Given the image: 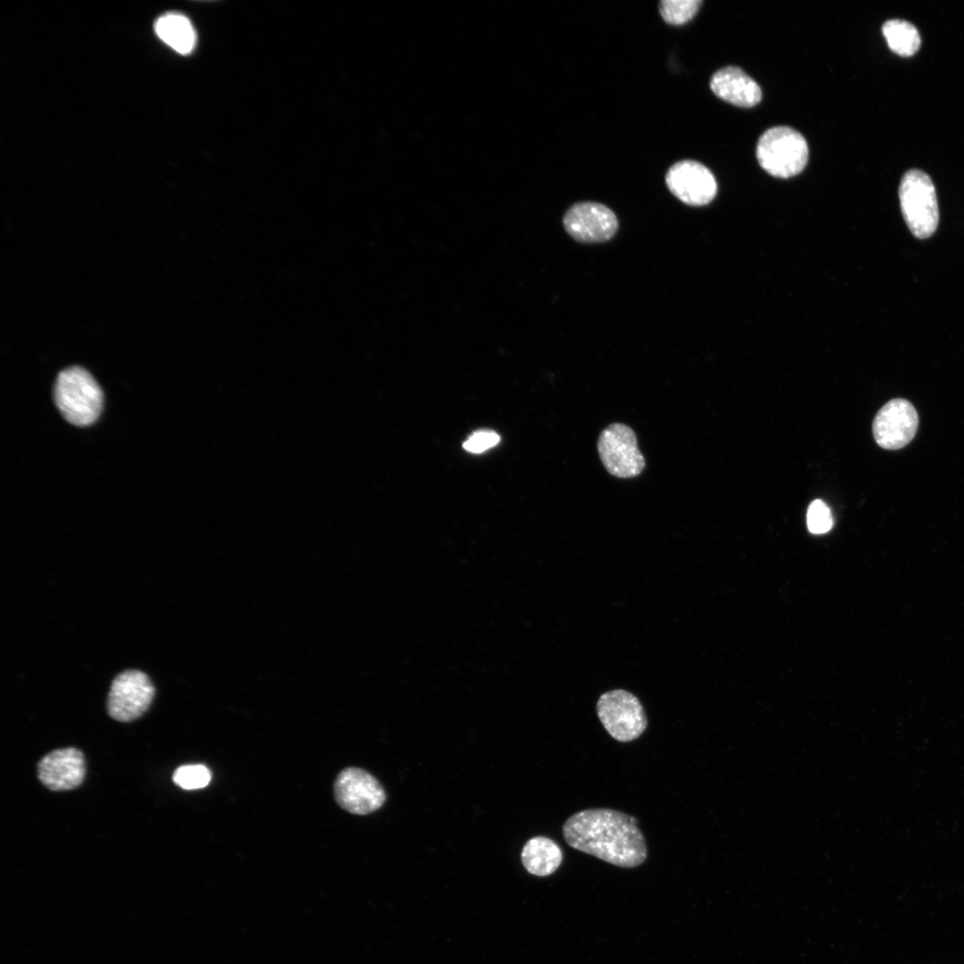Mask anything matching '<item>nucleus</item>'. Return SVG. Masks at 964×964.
<instances>
[{"label":"nucleus","instance_id":"nucleus-17","mask_svg":"<svg viewBox=\"0 0 964 964\" xmlns=\"http://www.w3.org/2000/svg\"><path fill=\"white\" fill-rule=\"evenodd\" d=\"M701 4V0H664L660 3V12L668 23L679 25L691 20Z\"/></svg>","mask_w":964,"mask_h":964},{"label":"nucleus","instance_id":"nucleus-2","mask_svg":"<svg viewBox=\"0 0 964 964\" xmlns=\"http://www.w3.org/2000/svg\"><path fill=\"white\" fill-rule=\"evenodd\" d=\"M54 398L63 418L79 427L96 422L104 405L100 386L87 370L78 366L69 367L58 374Z\"/></svg>","mask_w":964,"mask_h":964},{"label":"nucleus","instance_id":"nucleus-5","mask_svg":"<svg viewBox=\"0 0 964 964\" xmlns=\"http://www.w3.org/2000/svg\"><path fill=\"white\" fill-rule=\"evenodd\" d=\"M596 712L606 731L621 743L638 738L647 727L643 705L626 690L616 689L602 694L596 703Z\"/></svg>","mask_w":964,"mask_h":964},{"label":"nucleus","instance_id":"nucleus-19","mask_svg":"<svg viewBox=\"0 0 964 964\" xmlns=\"http://www.w3.org/2000/svg\"><path fill=\"white\" fill-rule=\"evenodd\" d=\"M807 526L813 534H824L833 526V518L828 506L819 499L814 500L807 511Z\"/></svg>","mask_w":964,"mask_h":964},{"label":"nucleus","instance_id":"nucleus-7","mask_svg":"<svg viewBox=\"0 0 964 964\" xmlns=\"http://www.w3.org/2000/svg\"><path fill=\"white\" fill-rule=\"evenodd\" d=\"M154 687L146 674L129 669L112 680L107 698L108 714L122 722L139 718L149 708Z\"/></svg>","mask_w":964,"mask_h":964},{"label":"nucleus","instance_id":"nucleus-4","mask_svg":"<svg viewBox=\"0 0 964 964\" xmlns=\"http://www.w3.org/2000/svg\"><path fill=\"white\" fill-rule=\"evenodd\" d=\"M756 156L769 174L787 179L800 173L808 162L809 148L797 130L778 126L769 129L759 138Z\"/></svg>","mask_w":964,"mask_h":964},{"label":"nucleus","instance_id":"nucleus-15","mask_svg":"<svg viewBox=\"0 0 964 964\" xmlns=\"http://www.w3.org/2000/svg\"><path fill=\"white\" fill-rule=\"evenodd\" d=\"M154 30L165 44L181 54H187L194 49L195 33L184 15L168 13L160 17L155 21Z\"/></svg>","mask_w":964,"mask_h":964},{"label":"nucleus","instance_id":"nucleus-11","mask_svg":"<svg viewBox=\"0 0 964 964\" xmlns=\"http://www.w3.org/2000/svg\"><path fill=\"white\" fill-rule=\"evenodd\" d=\"M669 191L681 202L693 206L705 205L716 196L718 186L711 171L703 164L684 160L673 164L666 174Z\"/></svg>","mask_w":964,"mask_h":964},{"label":"nucleus","instance_id":"nucleus-14","mask_svg":"<svg viewBox=\"0 0 964 964\" xmlns=\"http://www.w3.org/2000/svg\"><path fill=\"white\" fill-rule=\"evenodd\" d=\"M521 861L528 873L545 877L559 868L562 861V852L553 840L545 836H535L523 846Z\"/></svg>","mask_w":964,"mask_h":964},{"label":"nucleus","instance_id":"nucleus-6","mask_svg":"<svg viewBox=\"0 0 964 964\" xmlns=\"http://www.w3.org/2000/svg\"><path fill=\"white\" fill-rule=\"evenodd\" d=\"M597 449L607 471L614 477L628 478L639 475L645 466L636 436L631 428L613 423L600 434Z\"/></svg>","mask_w":964,"mask_h":964},{"label":"nucleus","instance_id":"nucleus-9","mask_svg":"<svg viewBox=\"0 0 964 964\" xmlns=\"http://www.w3.org/2000/svg\"><path fill=\"white\" fill-rule=\"evenodd\" d=\"M567 233L580 243H602L614 237L619 221L607 206L594 202H579L568 209L563 216Z\"/></svg>","mask_w":964,"mask_h":964},{"label":"nucleus","instance_id":"nucleus-10","mask_svg":"<svg viewBox=\"0 0 964 964\" xmlns=\"http://www.w3.org/2000/svg\"><path fill=\"white\" fill-rule=\"evenodd\" d=\"M918 426V415L911 403L902 398H895L877 411L872 431L880 447L897 450L913 439Z\"/></svg>","mask_w":964,"mask_h":964},{"label":"nucleus","instance_id":"nucleus-16","mask_svg":"<svg viewBox=\"0 0 964 964\" xmlns=\"http://www.w3.org/2000/svg\"><path fill=\"white\" fill-rule=\"evenodd\" d=\"M882 32L889 48L901 56H911L920 46L918 30L910 21L888 20L883 24Z\"/></svg>","mask_w":964,"mask_h":964},{"label":"nucleus","instance_id":"nucleus-1","mask_svg":"<svg viewBox=\"0 0 964 964\" xmlns=\"http://www.w3.org/2000/svg\"><path fill=\"white\" fill-rule=\"evenodd\" d=\"M636 817L606 809H588L571 815L563 824L566 843L610 864L631 868L646 860L647 845Z\"/></svg>","mask_w":964,"mask_h":964},{"label":"nucleus","instance_id":"nucleus-3","mask_svg":"<svg viewBox=\"0 0 964 964\" xmlns=\"http://www.w3.org/2000/svg\"><path fill=\"white\" fill-rule=\"evenodd\" d=\"M899 198L902 216L911 233L921 239L931 237L938 226L939 210L930 177L921 170H907L901 179Z\"/></svg>","mask_w":964,"mask_h":964},{"label":"nucleus","instance_id":"nucleus-20","mask_svg":"<svg viewBox=\"0 0 964 964\" xmlns=\"http://www.w3.org/2000/svg\"><path fill=\"white\" fill-rule=\"evenodd\" d=\"M499 441L500 436L496 432L482 429L474 432L463 443V448L468 452L479 453L494 446Z\"/></svg>","mask_w":964,"mask_h":964},{"label":"nucleus","instance_id":"nucleus-12","mask_svg":"<svg viewBox=\"0 0 964 964\" xmlns=\"http://www.w3.org/2000/svg\"><path fill=\"white\" fill-rule=\"evenodd\" d=\"M85 759L82 752L73 747L54 750L45 755L37 764L39 780L53 791H66L78 787L84 780Z\"/></svg>","mask_w":964,"mask_h":964},{"label":"nucleus","instance_id":"nucleus-8","mask_svg":"<svg viewBox=\"0 0 964 964\" xmlns=\"http://www.w3.org/2000/svg\"><path fill=\"white\" fill-rule=\"evenodd\" d=\"M337 803L345 810L366 815L378 810L386 801L381 784L368 771L350 767L339 772L333 785Z\"/></svg>","mask_w":964,"mask_h":964},{"label":"nucleus","instance_id":"nucleus-18","mask_svg":"<svg viewBox=\"0 0 964 964\" xmlns=\"http://www.w3.org/2000/svg\"><path fill=\"white\" fill-rule=\"evenodd\" d=\"M211 772L202 764H189L179 767L173 773V782L186 790L205 787L211 780Z\"/></svg>","mask_w":964,"mask_h":964},{"label":"nucleus","instance_id":"nucleus-13","mask_svg":"<svg viewBox=\"0 0 964 964\" xmlns=\"http://www.w3.org/2000/svg\"><path fill=\"white\" fill-rule=\"evenodd\" d=\"M710 87L719 98L740 107L754 106L761 99V89L757 82L735 66L716 71Z\"/></svg>","mask_w":964,"mask_h":964}]
</instances>
